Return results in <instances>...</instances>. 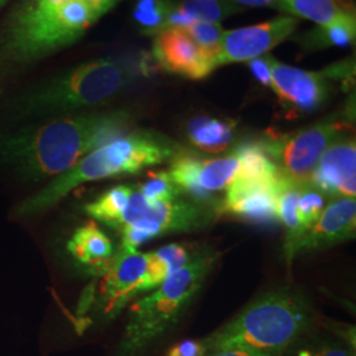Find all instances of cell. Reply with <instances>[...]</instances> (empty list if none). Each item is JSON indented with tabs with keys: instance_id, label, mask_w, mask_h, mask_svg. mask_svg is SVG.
Wrapping results in <instances>:
<instances>
[{
	"instance_id": "37",
	"label": "cell",
	"mask_w": 356,
	"mask_h": 356,
	"mask_svg": "<svg viewBox=\"0 0 356 356\" xmlns=\"http://www.w3.org/2000/svg\"><path fill=\"white\" fill-rule=\"evenodd\" d=\"M348 1H350V0H348Z\"/></svg>"
},
{
	"instance_id": "16",
	"label": "cell",
	"mask_w": 356,
	"mask_h": 356,
	"mask_svg": "<svg viewBox=\"0 0 356 356\" xmlns=\"http://www.w3.org/2000/svg\"><path fill=\"white\" fill-rule=\"evenodd\" d=\"M355 198H338L326 204L316 223L298 243L296 257L316 252L355 238Z\"/></svg>"
},
{
	"instance_id": "28",
	"label": "cell",
	"mask_w": 356,
	"mask_h": 356,
	"mask_svg": "<svg viewBox=\"0 0 356 356\" xmlns=\"http://www.w3.org/2000/svg\"><path fill=\"white\" fill-rule=\"evenodd\" d=\"M184 28L194 42L210 56L214 61L218 58V53L220 48V41L223 38L225 29L219 23H204V22H194L189 26H181Z\"/></svg>"
},
{
	"instance_id": "7",
	"label": "cell",
	"mask_w": 356,
	"mask_h": 356,
	"mask_svg": "<svg viewBox=\"0 0 356 356\" xmlns=\"http://www.w3.org/2000/svg\"><path fill=\"white\" fill-rule=\"evenodd\" d=\"M218 210L209 204L178 198L170 202H148L134 185L118 231L123 248L138 250L144 243L173 232L204 229L216 220Z\"/></svg>"
},
{
	"instance_id": "33",
	"label": "cell",
	"mask_w": 356,
	"mask_h": 356,
	"mask_svg": "<svg viewBox=\"0 0 356 356\" xmlns=\"http://www.w3.org/2000/svg\"><path fill=\"white\" fill-rule=\"evenodd\" d=\"M229 3H234L236 6H241V7H275L280 0H226Z\"/></svg>"
},
{
	"instance_id": "29",
	"label": "cell",
	"mask_w": 356,
	"mask_h": 356,
	"mask_svg": "<svg viewBox=\"0 0 356 356\" xmlns=\"http://www.w3.org/2000/svg\"><path fill=\"white\" fill-rule=\"evenodd\" d=\"M326 201L327 198L310 182L302 184L297 201V213L306 229H310L316 223L321 213L326 207Z\"/></svg>"
},
{
	"instance_id": "3",
	"label": "cell",
	"mask_w": 356,
	"mask_h": 356,
	"mask_svg": "<svg viewBox=\"0 0 356 356\" xmlns=\"http://www.w3.org/2000/svg\"><path fill=\"white\" fill-rule=\"evenodd\" d=\"M179 151L181 147L176 141L159 132L129 131L86 154L73 168L53 178L47 186L19 204L15 213L19 216H38L58 204L82 184L139 173L170 161Z\"/></svg>"
},
{
	"instance_id": "18",
	"label": "cell",
	"mask_w": 356,
	"mask_h": 356,
	"mask_svg": "<svg viewBox=\"0 0 356 356\" xmlns=\"http://www.w3.org/2000/svg\"><path fill=\"white\" fill-rule=\"evenodd\" d=\"M275 8L312 20L317 26L356 22L355 8L348 0H280Z\"/></svg>"
},
{
	"instance_id": "8",
	"label": "cell",
	"mask_w": 356,
	"mask_h": 356,
	"mask_svg": "<svg viewBox=\"0 0 356 356\" xmlns=\"http://www.w3.org/2000/svg\"><path fill=\"white\" fill-rule=\"evenodd\" d=\"M348 128L341 120H325L286 135L261 139V144L284 177L304 184L309 182L322 153L344 136Z\"/></svg>"
},
{
	"instance_id": "22",
	"label": "cell",
	"mask_w": 356,
	"mask_h": 356,
	"mask_svg": "<svg viewBox=\"0 0 356 356\" xmlns=\"http://www.w3.org/2000/svg\"><path fill=\"white\" fill-rule=\"evenodd\" d=\"M134 185H116L104 191L97 200L85 204V211L94 220L118 229Z\"/></svg>"
},
{
	"instance_id": "36",
	"label": "cell",
	"mask_w": 356,
	"mask_h": 356,
	"mask_svg": "<svg viewBox=\"0 0 356 356\" xmlns=\"http://www.w3.org/2000/svg\"><path fill=\"white\" fill-rule=\"evenodd\" d=\"M3 1H6V0H3Z\"/></svg>"
},
{
	"instance_id": "14",
	"label": "cell",
	"mask_w": 356,
	"mask_h": 356,
	"mask_svg": "<svg viewBox=\"0 0 356 356\" xmlns=\"http://www.w3.org/2000/svg\"><path fill=\"white\" fill-rule=\"evenodd\" d=\"M309 182L327 200L355 198V138L344 135L330 144L319 157Z\"/></svg>"
},
{
	"instance_id": "15",
	"label": "cell",
	"mask_w": 356,
	"mask_h": 356,
	"mask_svg": "<svg viewBox=\"0 0 356 356\" xmlns=\"http://www.w3.org/2000/svg\"><path fill=\"white\" fill-rule=\"evenodd\" d=\"M281 176L270 182L235 178L227 186L223 202L216 209L218 213L231 214L257 225L279 222L277 188Z\"/></svg>"
},
{
	"instance_id": "5",
	"label": "cell",
	"mask_w": 356,
	"mask_h": 356,
	"mask_svg": "<svg viewBox=\"0 0 356 356\" xmlns=\"http://www.w3.org/2000/svg\"><path fill=\"white\" fill-rule=\"evenodd\" d=\"M220 254L204 251L166 277L157 288L136 298L128 312L127 325L118 356H141L170 330L204 286Z\"/></svg>"
},
{
	"instance_id": "31",
	"label": "cell",
	"mask_w": 356,
	"mask_h": 356,
	"mask_svg": "<svg viewBox=\"0 0 356 356\" xmlns=\"http://www.w3.org/2000/svg\"><path fill=\"white\" fill-rule=\"evenodd\" d=\"M272 60L273 57L270 56H260L256 57L254 60L248 61V69L251 74L254 76V79L263 85L270 88V67H272Z\"/></svg>"
},
{
	"instance_id": "23",
	"label": "cell",
	"mask_w": 356,
	"mask_h": 356,
	"mask_svg": "<svg viewBox=\"0 0 356 356\" xmlns=\"http://www.w3.org/2000/svg\"><path fill=\"white\" fill-rule=\"evenodd\" d=\"M175 8L186 17L189 24L194 22L218 23L244 10L241 6L226 0H182Z\"/></svg>"
},
{
	"instance_id": "6",
	"label": "cell",
	"mask_w": 356,
	"mask_h": 356,
	"mask_svg": "<svg viewBox=\"0 0 356 356\" xmlns=\"http://www.w3.org/2000/svg\"><path fill=\"white\" fill-rule=\"evenodd\" d=\"M151 72L141 53L110 56L81 65L29 95L28 115L69 114L108 101L139 76Z\"/></svg>"
},
{
	"instance_id": "10",
	"label": "cell",
	"mask_w": 356,
	"mask_h": 356,
	"mask_svg": "<svg viewBox=\"0 0 356 356\" xmlns=\"http://www.w3.org/2000/svg\"><path fill=\"white\" fill-rule=\"evenodd\" d=\"M168 172L182 194L198 204H209L214 193L226 191L238 176L239 159L235 151L207 159L181 149L170 160Z\"/></svg>"
},
{
	"instance_id": "27",
	"label": "cell",
	"mask_w": 356,
	"mask_h": 356,
	"mask_svg": "<svg viewBox=\"0 0 356 356\" xmlns=\"http://www.w3.org/2000/svg\"><path fill=\"white\" fill-rule=\"evenodd\" d=\"M138 186L148 202H170L182 195V191L168 170L151 172L148 178Z\"/></svg>"
},
{
	"instance_id": "30",
	"label": "cell",
	"mask_w": 356,
	"mask_h": 356,
	"mask_svg": "<svg viewBox=\"0 0 356 356\" xmlns=\"http://www.w3.org/2000/svg\"><path fill=\"white\" fill-rule=\"evenodd\" d=\"M156 254L161 259V261L165 264L168 268L169 275L177 272L178 269L185 267L191 259L194 257L193 252L189 251L188 247L184 244H168L165 247H161L154 251Z\"/></svg>"
},
{
	"instance_id": "13",
	"label": "cell",
	"mask_w": 356,
	"mask_h": 356,
	"mask_svg": "<svg viewBox=\"0 0 356 356\" xmlns=\"http://www.w3.org/2000/svg\"><path fill=\"white\" fill-rule=\"evenodd\" d=\"M152 58L168 73L189 79H202L216 69V61L181 26H170L156 35Z\"/></svg>"
},
{
	"instance_id": "1",
	"label": "cell",
	"mask_w": 356,
	"mask_h": 356,
	"mask_svg": "<svg viewBox=\"0 0 356 356\" xmlns=\"http://www.w3.org/2000/svg\"><path fill=\"white\" fill-rule=\"evenodd\" d=\"M128 111L67 115L0 140V156L32 181L54 178L86 154L129 132Z\"/></svg>"
},
{
	"instance_id": "25",
	"label": "cell",
	"mask_w": 356,
	"mask_h": 356,
	"mask_svg": "<svg viewBox=\"0 0 356 356\" xmlns=\"http://www.w3.org/2000/svg\"><path fill=\"white\" fill-rule=\"evenodd\" d=\"M281 356H355V351L341 339L309 337L307 332Z\"/></svg>"
},
{
	"instance_id": "17",
	"label": "cell",
	"mask_w": 356,
	"mask_h": 356,
	"mask_svg": "<svg viewBox=\"0 0 356 356\" xmlns=\"http://www.w3.org/2000/svg\"><path fill=\"white\" fill-rule=\"evenodd\" d=\"M67 251L95 275L114 254V244L95 220L78 227L67 242Z\"/></svg>"
},
{
	"instance_id": "19",
	"label": "cell",
	"mask_w": 356,
	"mask_h": 356,
	"mask_svg": "<svg viewBox=\"0 0 356 356\" xmlns=\"http://www.w3.org/2000/svg\"><path fill=\"white\" fill-rule=\"evenodd\" d=\"M301 188L302 184L294 182L281 176L277 188V216L279 222L282 223L286 229L284 254L289 266L292 264L293 259L296 257V250L298 243L301 242V239L307 232L297 213V201L301 193Z\"/></svg>"
},
{
	"instance_id": "34",
	"label": "cell",
	"mask_w": 356,
	"mask_h": 356,
	"mask_svg": "<svg viewBox=\"0 0 356 356\" xmlns=\"http://www.w3.org/2000/svg\"><path fill=\"white\" fill-rule=\"evenodd\" d=\"M207 356H272L252 351H244V350H225V351H216Z\"/></svg>"
},
{
	"instance_id": "24",
	"label": "cell",
	"mask_w": 356,
	"mask_h": 356,
	"mask_svg": "<svg viewBox=\"0 0 356 356\" xmlns=\"http://www.w3.org/2000/svg\"><path fill=\"white\" fill-rule=\"evenodd\" d=\"M355 36L356 22H350L330 26H317L300 38V44L307 51L329 47H347L354 44Z\"/></svg>"
},
{
	"instance_id": "2",
	"label": "cell",
	"mask_w": 356,
	"mask_h": 356,
	"mask_svg": "<svg viewBox=\"0 0 356 356\" xmlns=\"http://www.w3.org/2000/svg\"><path fill=\"white\" fill-rule=\"evenodd\" d=\"M312 322L313 309L305 296L293 288H279L256 297L200 341L206 356L225 350L281 356L309 332Z\"/></svg>"
},
{
	"instance_id": "35",
	"label": "cell",
	"mask_w": 356,
	"mask_h": 356,
	"mask_svg": "<svg viewBox=\"0 0 356 356\" xmlns=\"http://www.w3.org/2000/svg\"><path fill=\"white\" fill-rule=\"evenodd\" d=\"M3 3H4V1H3V0H0V6H1V4H3Z\"/></svg>"
},
{
	"instance_id": "4",
	"label": "cell",
	"mask_w": 356,
	"mask_h": 356,
	"mask_svg": "<svg viewBox=\"0 0 356 356\" xmlns=\"http://www.w3.org/2000/svg\"><path fill=\"white\" fill-rule=\"evenodd\" d=\"M122 0H23L4 32V51L29 63L81 38Z\"/></svg>"
},
{
	"instance_id": "32",
	"label": "cell",
	"mask_w": 356,
	"mask_h": 356,
	"mask_svg": "<svg viewBox=\"0 0 356 356\" xmlns=\"http://www.w3.org/2000/svg\"><path fill=\"white\" fill-rule=\"evenodd\" d=\"M166 356H206L200 339H189L173 346Z\"/></svg>"
},
{
	"instance_id": "9",
	"label": "cell",
	"mask_w": 356,
	"mask_h": 356,
	"mask_svg": "<svg viewBox=\"0 0 356 356\" xmlns=\"http://www.w3.org/2000/svg\"><path fill=\"white\" fill-rule=\"evenodd\" d=\"M95 276L101 279L99 306L106 318H114L136 297L151 292L148 254L138 250L120 247Z\"/></svg>"
},
{
	"instance_id": "26",
	"label": "cell",
	"mask_w": 356,
	"mask_h": 356,
	"mask_svg": "<svg viewBox=\"0 0 356 356\" xmlns=\"http://www.w3.org/2000/svg\"><path fill=\"white\" fill-rule=\"evenodd\" d=\"M172 7L173 4L168 0H138L132 15L144 33L157 35L166 29Z\"/></svg>"
},
{
	"instance_id": "20",
	"label": "cell",
	"mask_w": 356,
	"mask_h": 356,
	"mask_svg": "<svg viewBox=\"0 0 356 356\" xmlns=\"http://www.w3.org/2000/svg\"><path fill=\"white\" fill-rule=\"evenodd\" d=\"M236 122L207 115L191 118L186 126V135L191 144L207 153L226 151L235 139Z\"/></svg>"
},
{
	"instance_id": "12",
	"label": "cell",
	"mask_w": 356,
	"mask_h": 356,
	"mask_svg": "<svg viewBox=\"0 0 356 356\" xmlns=\"http://www.w3.org/2000/svg\"><path fill=\"white\" fill-rule=\"evenodd\" d=\"M298 26L294 16H279L266 23L225 31L216 58V67L248 63L264 56L292 36Z\"/></svg>"
},
{
	"instance_id": "21",
	"label": "cell",
	"mask_w": 356,
	"mask_h": 356,
	"mask_svg": "<svg viewBox=\"0 0 356 356\" xmlns=\"http://www.w3.org/2000/svg\"><path fill=\"white\" fill-rule=\"evenodd\" d=\"M234 151L239 159V172L235 178L244 181L270 182L280 177L279 169L269 159L261 140L244 141Z\"/></svg>"
},
{
	"instance_id": "11",
	"label": "cell",
	"mask_w": 356,
	"mask_h": 356,
	"mask_svg": "<svg viewBox=\"0 0 356 356\" xmlns=\"http://www.w3.org/2000/svg\"><path fill=\"white\" fill-rule=\"evenodd\" d=\"M331 79H335L331 67L325 72H307L272 60L270 89L281 104L296 114L317 111L329 97Z\"/></svg>"
}]
</instances>
